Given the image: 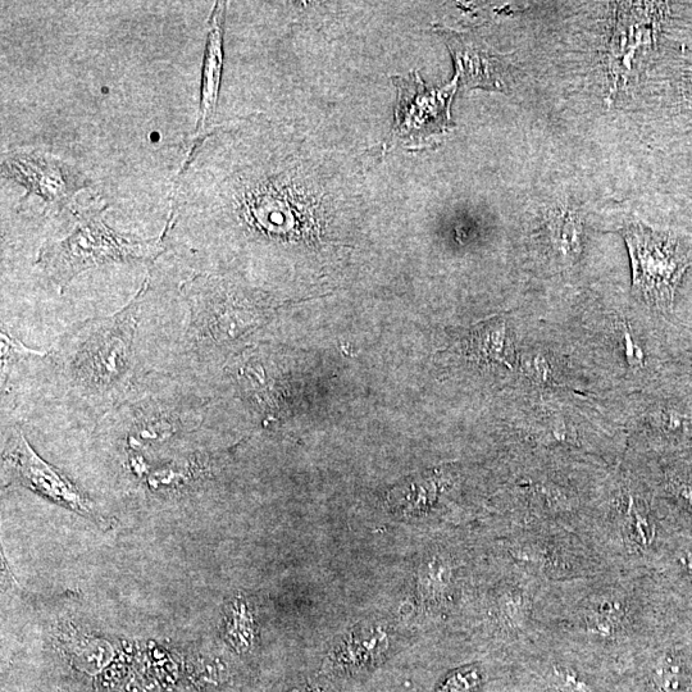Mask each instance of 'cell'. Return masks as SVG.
<instances>
[{
  "label": "cell",
  "mask_w": 692,
  "mask_h": 692,
  "mask_svg": "<svg viewBox=\"0 0 692 692\" xmlns=\"http://www.w3.org/2000/svg\"><path fill=\"white\" fill-rule=\"evenodd\" d=\"M290 692H326L325 690L321 689V687L317 686H305V687H300V689H295L291 690Z\"/></svg>",
  "instance_id": "cell-19"
},
{
  "label": "cell",
  "mask_w": 692,
  "mask_h": 692,
  "mask_svg": "<svg viewBox=\"0 0 692 692\" xmlns=\"http://www.w3.org/2000/svg\"><path fill=\"white\" fill-rule=\"evenodd\" d=\"M653 680L660 692H680L686 685L685 669L677 659L663 657L655 664Z\"/></svg>",
  "instance_id": "cell-12"
},
{
  "label": "cell",
  "mask_w": 692,
  "mask_h": 692,
  "mask_svg": "<svg viewBox=\"0 0 692 692\" xmlns=\"http://www.w3.org/2000/svg\"><path fill=\"white\" fill-rule=\"evenodd\" d=\"M226 637L240 653L252 648L254 619L249 604L244 599H235L230 605L226 619Z\"/></svg>",
  "instance_id": "cell-11"
},
{
  "label": "cell",
  "mask_w": 692,
  "mask_h": 692,
  "mask_svg": "<svg viewBox=\"0 0 692 692\" xmlns=\"http://www.w3.org/2000/svg\"><path fill=\"white\" fill-rule=\"evenodd\" d=\"M3 175L24 186L26 197L42 198L52 206H65L80 189L85 188L86 180L79 172L43 153H15L4 158Z\"/></svg>",
  "instance_id": "cell-6"
},
{
  "label": "cell",
  "mask_w": 692,
  "mask_h": 692,
  "mask_svg": "<svg viewBox=\"0 0 692 692\" xmlns=\"http://www.w3.org/2000/svg\"><path fill=\"white\" fill-rule=\"evenodd\" d=\"M446 36L455 63L457 79L470 88L503 90L505 68L502 57L480 40L471 36L454 34Z\"/></svg>",
  "instance_id": "cell-7"
},
{
  "label": "cell",
  "mask_w": 692,
  "mask_h": 692,
  "mask_svg": "<svg viewBox=\"0 0 692 692\" xmlns=\"http://www.w3.org/2000/svg\"><path fill=\"white\" fill-rule=\"evenodd\" d=\"M107 206L85 209L65 239L49 241L39 250L36 264L65 293L81 272L109 263L152 262L163 252V238L141 240L108 226Z\"/></svg>",
  "instance_id": "cell-1"
},
{
  "label": "cell",
  "mask_w": 692,
  "mask_h": 692,
  "mask_svg": "<svg viewBox=\"0 0 692 692\" xmlns=\"http://www.w3.org/2000/svg\"><path fill=\"white\" fill-rule=\"evenodd\" d=\"M149 280L138 295L115 316L89 323L85 338L72 358L77 381L95 393L118 391L129 379L132 341L138 326V311Z\"/></svg>",
  "instance_id": "cell-2"
},
{
  "label": "cell",
  "mask_w": 692,
  "mask_h": 692,
  "mask_svg": "<svg viewBox=\"0 0 692 692\" xmlns=\"http://www.w3.org/2000/svg\"><path fill=\"white\" fill-rule=\"evenodd\" d=\"M623 340H625L626 345V358L628 363L632 367H640L644 361V355L641 353L639 346L635 344L634 339H632L631 332L628 331L627 327H623Z\"/></svg>",
  "instance_id": "cell-17"
},
{
  "label": "cell",
  "mask_w": 692,
  "mask_h": 692,
  "mask_svg": "<svg viewBox=\"0 0 692 692\" xmlns=\"http://www.w3.org/2000/svg\"><path fill=\"white\" fill-rule=\"evenodd\" d=\"M481 684V675L476 668H464L445 678L435 692H473Z\"/></svg>",
  "instance_id": "cell-13"
},
{
  "label": "cell",
  "mask_w": 692,
  "mask_h": 692,
  "mask_svg": "<svg viewBox=\"0 0 692 692\" xmlns=\"http://www.w3.org/2000/svg\"><path fill=\"white\" fill-rule=\"evenodd\" d=\"M504 339H505L504 327H500V329H496L494 332H491V334H489V336H487V339H486V343L489 344L486 346V350H487V353L490 354V357H494L496 359H499V361L507 363V362H505V359L503 358Z\"/></svg>",
  "instance_id": "cell-16"
},
{
  "label": "cell",
  "mask_w": 692,
  "mask_h": 692,
  "mask_svg": "<svg viewBox=\"0 0 692 692\" xmlns=\"http://www.w3.org/2000/svg\"><path fill=\"white\" fill-rule=\"evenodd\" d=\"M388 650V637L384 632H368V636H354L336 650L332 657L334 668L340 671H361L377 663Z\"/></svg>",
  "instance_id": "cell-10"
},
{
  "label": "cell",
  "mask_w": 692,
  "mask_h": 692,
  "mask_svg": "<svg viewBox=\"0 0 692 692\" xmlns=\"http://www.w3.org/2000/svg\"><path fill=\"white\" fill-rule=\"evenodd\" d=\"M398 86V104L394 131L398 138L414 144L426 143L452 127L450 103L458 89V79L440 89H429L418 74L394 77Z\"/></svg>",
  "instance_id": "cell-4"
},
{
  "label": "cell",
  "mask_w": 692,
  "mask_h": 692,
  "mask_svg": "<svg viewBox=\"0 0 692 692\" xmlns=\"http://www.w3.org/2000/svg\"><path fill=\"white\" fill-rule=\"evenodd\" d=\"M619 625H621L619 619L607 616V614L600 613L595 609L587 618L589 630L599 636H613L616 634Z\"/></svg>",
  "instance_id": "cell-15"
},
{
  "label": "cell",
  "mask_w": 692,
  "mask_h": 692,
  "mask_svg": "<svg viewBox=\"0 0 692 692\" xmlns=\"http://www.w3.org/2000/svg\"><path fill=\"white\" fill-rule=\"evenodd\" d=\"M627 518L630 522L632 532H634L637 544L648 546L653 540L654 534L651 532L648 517L637 507L636 500H628Z\"/></svg>",
  "instance_id": "cell-14"
},
{
  "label": "cell",
  "mask_w": 692,
  "mask_h": 692,
  "mask_svg": "<svg viewBox=\"0 0 692 692\" xmlns=\"http://www.w3.org/2000/svg\"><path fill=\"white\" fill-rule=\"evenodd\" d=\"M621 232L630 252L636 293L658 311H671L678 286L692 263L689 250L675 236L643 223H630Z\"/></svg>",
  "instance_id": "cell-3"
},
{
  "label": "cell",
  "mask_w": 692,
  "mask_h": 692,
  "mask_svg": "<svg viewBox=\"0 0 692 692\" xmlns=\"http://www.w3.org/2000/svg\"><path fill=\"white\" fill-rule=\"evenodd\" d=\"M550 250L563 264H572L584 249V220L572 207L550 209L545 220Z\"/></svg>",
  "instance_id": "cell-9"
},
{
  "label": "cell",
  "mask_w": 692,
  "mask_h": 692,
  "mask_svg": "<svg viewBox=\"0 0 692 692\" xmlns=\"http://www.w3.org/2000/svg\"><path fill=\"white\" fill-rule=\"evenodd\" d=\"M7 466L27 489L45 496L62 507L71 509L99 525L106 523L95 511L93 503L61 472L45 462L22 434L7 454Z\"/></svg>",
  "instance_id": "cell-5"
},
{
  "label": "cell",
  "mask_w": 692,
  "mask_h": 692,
  "mask_svg": "<svg viewBox=\"0 0 692 692\" xmlns=\"http://www.w3.org/2000/svg\"><path fill=\"white\" fill-rule=\"evenodd\" d=\"M223 21H225V3H217L212 13V25L209 29L206 54H204L198 139L204 138L206 135L204 131L211 126L216 113L223 65Z\"/></svg>",
  "instance_id": "cell-8"
},
{
  "label": "cell",
  "mask_w": 692,
  "mask_h": 692,
  "mask_svg": "<svg viewBox=\"0 0 692 692\" xmlns=\"http://www.w3.org/2000/svg\"><path fill=\"white\" fill-rule=\"evenodd\" d=\"M558 676L561 677L562 684L568 691L571 692H589V686L585 684L584 681H581L580 678H578L575 673L568 672V671H562L561 673H558Z\"/></svg>",
  "instance_id": "cell-18"
}]
</instances>
